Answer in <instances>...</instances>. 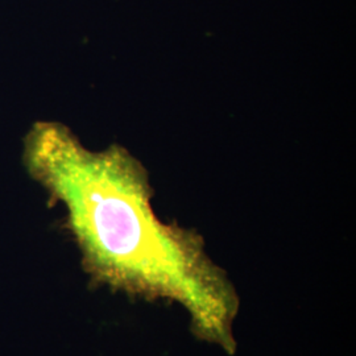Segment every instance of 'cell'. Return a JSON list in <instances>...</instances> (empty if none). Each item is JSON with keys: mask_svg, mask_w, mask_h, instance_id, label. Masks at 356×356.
Wrapping results in <instances>:
<instances>
[{"mask_svg": "<svg viewBox=\"0 0 356 356\" xmlns=\"http://www.w3.org/2000/svg\"><path fill=\"white\" fill-rule=\"evenodd\" d=\"M24 163L64 204L90 273L115 289L185 309L194 335L232 354L239 297L191 229L154 214L140 163L120 147L94 152L60 123H36Z\"/></svg>", "mask_w": 356, "mask_h": 356, "instance_id": "obj_1", "label": "cell"}]
</instances>
